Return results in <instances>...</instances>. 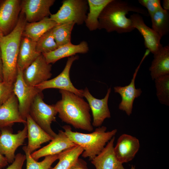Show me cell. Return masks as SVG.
<instances>
[{
    "instance_id": "obj_3",
    "label": "cell",
    "mask_w": 169,
    "mask_h": 169,
    "mask_svg": "<svg viewBox=\"0 0 169 169\" xmlns=\"http://www.w3.org/2000/svg\"><path fill=\"white\" fill-rule=\"evenodd\" d=\"M27 23L24 15L21 12L14 29L8 34L0 37L3 81L10 84H14L17 78V61L20 42Z\"/></svg>"
},
{
    "instance_id": "obj_7",
    "label": "cell",
    "mask_w": 169,
    "mask_h": 169,
    "mask_svg": "<svg viewBox=\"0 0 169 169\" xmlns=\"http://www.w3.org/2000/svg\"><path fill=\"white\" fill-rule=\"evenodd\" d=\"M22 130L16 134H13L11 127H6L0 129V153L6 159L8 163H12L14 161L15 153L17 148L23 145L27 138L26 124Z\"/></svg>"
},
{
    "instance_id": "obj_12",
    "label": "cell",
    "mask_w": 169,
    "mask_h": 169,
    "mask_svg": "<svg viewBox=\"0 0 169 169\" xmlns=\"http://www.w3.org/2000/svg\"><path fill=\"white\" fill-rule=\"evenodd\" d=\"M54 0H23L21 11L25 15L27 23L39 21L51 14L50 9Z\"/></svg>"
},
{
    "instance_id": "obj_34",
    "label": "cell",
    "mask_w": 169,
    "mask_h": 169,
    "mask_svg": "<svg viewBox=\"0 0 169 169\" xmlns=\"http://www.w3.org/2000/svg\"><path fill=\"white\" fill-rule=\"evenodd\" d=\"M26 160L25 155L21 153H18L15 155L14 161L5 169H22L23 164Z\"/></svg>"
},
{
    "instance_id": "obj_17",
    "label": "cell",
    "mask_w": 169,
    "mask_h": 169,
    "mask_svg": "<svg viewBox=\"0 0 169 169\" xmlns=\"http://www.w3.org/2000/svg\"><path fill=\"white\" fill-rule=\"evenodd\" d=\"M76 145L69 139L64 131L59 130L56 136L48 145L33 152L31 156L37 161L41 157L59 154Z\"/></svg>"
},
{
    "instance_id": "obj_38",
    "label": "cell",
    "mask_w": 169,
    "mask_h": 169,
    "mask_svg": "<svg viewBox=\"0 0 169 169\" xmlns=\"http://www.w3.org/2000/svg\"><path fill=\"white\" fill-rule=\"evenodd\" d=\"M163 9L168 11L169 10V0H163Z\"/></svg>"
},
{
    "instance_id": "obj_25",
    "label": "cell",
    "mask_w": 169,
    "mask_h": 169,
    "mask_svg": "<svg viewBox=\"0 0 169 169\" xmlns=\"http://www.w3.org/2000/svg\"><path fill=\"white\" fill-rule=\"evenodd\" d=\"M111 0H87L89 11L85 23L90 31L98 29V19L102 11Z\"/></svg>"
},
{
    "instance_id": "obj_21",
    "label": "cell",
    "mask_w": 169,
    "mask_h": 169,
    "mask_svg": "<svg viewBox=\"0 0 169 169\" xmlns=\"http://www.w3.org/2000/svg\"><path fill=\"white\" fill-rule=\"evenodd\" d=\"M89 50L87 42L82 41L77 45L69 43L58 47L53 51L43 54L47 63L51 64L54 63L61 59L75 55L78 53L85 54Z\"/></svg>"
},
{
    "instance_id": "obj_26",
    "label": "cell",
    "mask_w": 169,
    "mask_h": 169,
    "mask_svg": "<svg viewBox=\"0 0 169 169\" xmlns=\"http://www.w3.org/2000/svg\"><path fill=\"white\" fill-rule=\"evenodd\" d=\"M83 151V148L78 145L63 151L59 154L58 162L51 169H69Z\"/></svg>"
},
{
    "instance_id": "obj_33",
    "label": "cell",
    "mask_w": 169,
    "mask_h": 169,
    "mask_svg": "<svg viewBox=\"0 0 169 169\" xmlns=\"http://www.w3.org/2000/svg\"><path fill=\"white\" fill-rule=\"evenodd\" d=\"M138 2L147 9L148 13L150 16L162 8L159 0H139Z\"/></svg>"
},
{
    "instance_id": "obj_20",
    "label": "cell",
    "mask_w": 169,
    "mask_h": 169,
    "mask_svg": "<svg viewBox=\"0 0 169 169\" xmlns=\"http://www.w3.org/2000/svg\"><path fill=\"white\" fill-rule=\"evenodd\" d=\"M26 121L28 143L25 146L31 154L40 148L41 144L51 141L54 138L39 126L29 114L27 116Z\"/></svg>"
},
{
    "instance_id": "obj_22",
    "label": "cell",
    "mask_w": 169,
    "mask_h": 169,
    "mask_svg": "<svg viewBox=\"0 0 169 169\" xmlns=\"http://www.w3.org/2000/svg\"><path fill=\"white\" fill-rule=\"evenodd\" d=\"M36 49V42L22 35L17 61V67L23 71L40 54Z\"/></svg>"
},
{
    "instance_id": "obj_35",
    "label": "cell",
    "mask_w": 169,
    "mask_h": 169,
    "mask_svg": "<svg viewBox=\"0 0 169 169\" xmlns=\"http://www.w3.org/2000/svg\"><path fill=\"white\" fill-rule=\"evenodd\" d=\"M69 169H90L87 162L81 158H78Z\"/></svg>"
},
{
    "instance_id": "obj_1",
    "label": "cell",
    "mask_w": 169,
    "mask_h": 169,
    "mask_svg": "<svg viewBox=\"0 0 169 169\" xmlns=\"http://www.w3.org/2000/svg\"><path fill=\"white\" fill-rule=\"evenodd\" d=\"M59 92L61 99L55 105L62 121L76 129L93 131L88 103L83 97L70 92L59 90Z\"/></svg>"
},
{
    "instance_id": "obj_37",
    "label": "cell",
    "mask_w": 169,
    "mask_h": 169,
    "mask_svg": "<svg viewBox=\"0 0 169 169\" xmlns=\"http://www.w3.org/2000/svg\"><path fill=\"white\" fill-rule=\"evenodd\" d=\"M3 81V63L1 57V53L0 48V82Z\"/></svg>"
},
{
    "instance_id": "obj_32",
    "label": "cell",
    "mask_w": 169,
    "mask_h": 169,
    "mask_svg": "<svg viewBox=\"0 0 169 169\" xmlns=\"http://www.w3.org/2000/svg\"><path fill=\"white\" fill-rule=\"evenodd\" d=\"M13 84L0 82V105L4 103L11 96L13 92Z\"/></svg>"
},
{
    "instance_id": "obj_24",
    "label": "cell",
    "mask_w": 169,
    "mask_h": 169,
    "mask_svg": "<svg viewBox=\"0 0 169 169\" xmlns=\"http://www.w3.org/2000/svg\"><path fill=\"white\" fill-rule=\"evenodd\" d=\"M57 24L49 17H45L38 22L27 23L25 26L22 35L36 42L44 33Z\"/></svg>"
},
{
    "instance_id": "obj_40",
    "label": "cell",
    "mask_w": 169,
    "mask_h": 169,
    "mask_svg": "<svg viewBox=\"0 0 169 169\" xmlns=\"http://www.w3.org/2000/svg\"><path fill=\"white\" fill-rule=\"evenodd\" d=\"M1 1V0H0V3Z\"/></svg>"
},
{
    "instance_id": "obj_23",
    "label": "cell",
    "mask_w": 169,
    "mask_h": 169,
    "mask_svg": "<svg viewBox=\"0 0 169 169\" xmlns=\"http://www.w3.org/2000/svg\"><path fill=\"white\" fill-rule=\"evenodd\" d=\"M149 70L152 79L169 74V46L162 47L154 54V59Z\"/></svg>"
},
{
    "instance_id": "obj_30",
    "label": "cell",
    "mask_w": 169,
    "mask_h": 169,
    "mask_svg": "<svg viewBox=\"0 0 169 169\" xmlns=\"http://www.w3.org/2000/svg\"><path fill=\"white\" fill-rule=\"evenodd\" d=\"M156 95L161 104L169 105V74L160 76L155 79Z\"/></svg>"
},
{
    "instance_id": "obj_31",
    "label": "cell",
    "mask_w": 169,
    "mask_h": 169,
    "mask_svg": "<svg viewBox=\"0 0 169 169\" xmlns=\"http://www.w3.org/2000/svg\"><path fill=\"white\" fill-rule=\"evenodd\" d=\"M51 29L44 33L36 42V49L39 54L47 53L58 48Z\"/></svg>"
},
{
    "instance_id": "obj_14",
    "label": "cell",
    "mask_w": 169,
    "mask_h": 169,
    "mask_svg": "<svg viewBox=\"0 0 169 169\" xmlns=\"http://www.w3.org/2000/svg\"><path fill=\"white\" fill-rule=\"evenodd\" d=\"M129 18L133 28H136L143 36L145 47L153 54L156 53L162 47L160 42L161 38L146 25L142 17L139 13H134Z\"/></svg>"
},
{
    "instance_id": "obj_19",
    "label": "cell",
    "mask_w": 169,
    "mask_h": 169,
    "mask_svg": "<svg viewBox=\"0 0 169 169\" xmlns=\"http://www.w3.org/2000/svg\"><path fill=\"white\" fill-rule=\"evenodd\" d=\"M114 136L107 143L103 150L98 155L91 160V163L96 169H125L122 163L116 158L114 151ZM130 169H136L134 166H132Z\"/></svg>"
},
{
    "instance_id": "obj_29",
    "label": "cell",
    "mask_w": 169,
    "mask_h": 169,
    "mask_svg": "<svg viewBox=\"0 0 169 169\" xmlns=\"http://www.w3.org/2000/svg\"><path fill=\"white\" fill-rule=\"evenodd\" d=\"M23 149L25 153L26 169H50L53 163L58 159L59 154H57L46 156L42 161L38 162L31 156L25 146H23Z\"/></svg>"
},
{
    "instance_id": "obj_18",
    "label": "cell",
    "mask_w": 169,
    "mask_h": 169,
    "mask_svg": "<svg viewBox=\"0 0 169 169\" xmlns=\"http://www.w3.org/2000/svg\"><path fill=\"white\" fill-rule=\"evenodd\" d=\"M145 57L144 56L136 69L133 78L128 85L123 87L118 86L114 88L115 92L119 93L121 97L122 100L119 106V109L125 111L128 116L132 113L135 99L139 96L142 92L141 89L136 88L135 82L140 66Z\"/></svg>"
},
{
    "instance_id": "obj_13",
    "label": "cell",
    "mask_w": 169,
    "mask_h": 169,
    "mask_svg": "<svg viewBox=\"0 0 169 169\" xmlns=\"http://www.w3.org/2000/svg\"><path fill=\"white\" fill-rule=\"evenodd\" d=\"M111 91V88L108 89L104 98L99 99L94 97L87 87L83 90V96L88 101L93 117V126H100L106 118H110V113L108 106V100Z\"/></svg>"
},
{
    "instance_id": "obj_15",
    "label": "cell",
    "mask_w": 169,
    "mask_h": 169,
    "mask_svg": "<svg viewBox=\"0 0 169 169\" xmlns=\"http://www.w3.org/2000/svg\"><path fill=\"white\" fill-rule=\"evenodd\" d=\"M140 144L139 140L131 135L124 134L118 138L114 148L118 160L123 163L131 161L139 151Z\"/></svg>"
},
{
    "instance_id": "obj_11",
    "label": "cell",
    "mask_w": 169,
    "mask_h": 169,
    "mask_svg": "<svg viewBox=\"0 0 169 169\" xmlns=\"http://www.w3.org/2000/svg\"><path fill=\"white\" fill-rule=\"evenodd\" d=\"M21 0H1L0 3V30L3 35L10 33L18 22L21 11Z\"/></svg>"
},
{
    "instance_id": "obj_4",
    "label": "cell",
    "mask_w": 169,
    "mask_h": 169,
    "mask_svg": "<svg viewBox=\"0 0 169 169\" xmlns=\"http://www.w3.org/2000/svg\"><path fill=\"white\" fill-rule=\"evenodd\" d=\"M62 128L72 142L83 148L82 156L88 157L90 161L100 153L117 131L115 129L106 131L107 127L102 126L96 128L93 132L87 134L73 131L69 125H64Z\"/></svg>"
},
{
    "instance_id": "obj_2",
    "label": "cell",
    "mask_w": 169,
    "mask_h": 169,
    "mask_svg": "<svg viewBox=\"0 0 169 169\" xmlns=\"http://www.w3.org/2000/svg\"><path fill=\"white\" fill-rule=\"evenodd\" d=\"M130 12L149 16L145 10L127 1L111 0L105 7L99 17L98 29H105L108 33L116 31L121 33L131 32L135 28L130 19L126 16Z\"/></svg>"
},
{
    "instance_id": "obj_5",
    "label": "cell",
    "mask_w": 169,
    "mask_h": 169,
    "mask_svg": "<svg viewBox=\"0 0 169 169\" xmlns=\"http://www.w3.org/2000/svg\"><path fill=\"white\" fill-rule=\"evenodd\" d=\"M42 92L38 94L31 105L29 114L34 121L54 138L57 134L52 130L51 124L55 122L58 112L55 105H49L43 100Z\"/></svg>"
},
{
    "instance_id": "obj_6",
    "label": "cell",
    "mask_w": 169,
    "mask_h": 169,
    "mask_svg": "<svg viewBox=\"0 0 169 169\" xmlns=\"http://www.w3.org/2000/svg\"><path fill=\"white\" fill-rule=\"evenodd\" d=\"M88 8L86 0H64L58 12L50 16L57 24L74 22L78 25L84 22Z\"/></svg>"
},
{
    "instance_id": "obj_28",
    "label": "cell",
    "mask_w": 169,
    "mask_h": 169,
    "mask_svg": "<svg viewBox=\"0 0 169 169\" xmlns=\"http://www.w3.org/2000/svg\"><path fill=\"white\" fill-rule=\"evenodd\" d=\"M74 22L57 24L52 28V33L58 47L71 42V34Z\"/></svg>"
},
{
    "instance_id": "obj_9",
    "label": "cell",
    "mask_w": 169,
    "mask_h": 169,
    "mask_svg": "<svg viewBox=\"0 0 169 169\" xmlns=\"http://www.w3.org/2000/svg\"><path fill=\"white\" fill-rule=\"evenodd\" d=\"M78 55L68 57L66 65L62 72L55 77L46 81L35 86L42 91L49 88H56L73 93L83 97V90L78 89L73 85L70 78V71L74 62L78 59Z\"/></svg>"
},
{
    "instance_id": "obj_10",
    "label": "cell",
    "mask_w": 169,
    "mask_h": 169,
    "mask_svg": "<svg viewBox=\"0 0 169 169\" xmlns=\"http://www.w3.org/2000/svg\"><path fill=\"white\" fill-rule=\"evenodd\" d=\"M52 65L42 54L23 72V79L28 85L35 87L49 79L52 75Z\"/></svg>"
},
{
    "instance_id": "obj_39",
    "label": "cell",
    "mask_w": 169,
    "mask_h": 169,
    "mask_svg": "<svg viewBox=\"0 0 169 169\" xmlns=\"http://www.w3.org/2000/svg\"><path fill=\"white\" fill-rule=\"evenodd\" d=\"M3 35L1 32V31L0 30V37H1L2 36H3Z\"/></svg>"
},
{
    "instance_id": "obj_36",
    "label": "cell",
    "mask_w": 169,
    "mask_h": 169,
    "mask_svg": "<svg viewBox=\"0 0 169 169\" xmlns=\"http://www.w3.org/2000/svg\"><path fill=\"white\" fill-rule=\"evenodd\" d=\"M1 131L0 130V134ZM8 163L4 156L0 153V169H2L8 165Z\"/></svg>"
},
{
    "instance_id": "obj_16",
    "label": "cell",
    "mask_w": 169,
    "mask_h": 169,
    "mask_svg": "<svg viewBox=\"0 0 169 169\" xmlns=\"http://www.w3.org/2000/svg\"><path fill=\"white\" fill-rule=\"evenodd\" d=\"M22 118L19 110L18 99L13 93L9 98L0 105V129L12 127L15 123L26 124Z\"/></svg>"
},
{
    "instance_id": "obj_27",
    "label": "cell",
    "mask_w": 169,
    "mask_h": 169,
    "mask_svg": "<svg viewBox=\"0 0 169 169\" xmlns=\"http://www.w3.org/2000/svg\"><path fill=\"white\" fill-rule=\"evenodd\" d=\"M152 29L161 37L167 34L169 31V11L161 8L150 16Z\"/></svg>"
},
{
    "instance_id": "obj_8",
    "label": "cell",
    "mask_w": 169,
    "mask_h": 169,
    "mask_svg": "<svg viewBox=\"0 0 169 169\" xmlns=\"http://www.w3.org/2000/svg\"><path fill=\"white\" fill-rule=\"evenodd\" d=\"M18 73L13 84V92L18 101L19 110L22 118L26 120L30 107L36 95L42 91L36 87L27 84L23 77V72L17 67Z\"/></svg>"
}]
</instances>
